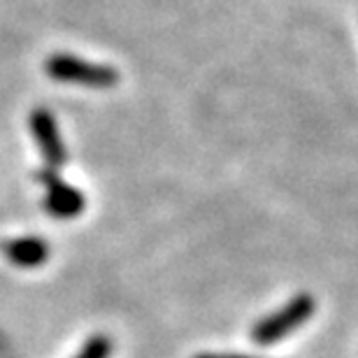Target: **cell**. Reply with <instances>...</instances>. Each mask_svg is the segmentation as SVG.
Wrapping results in <instances>:
<instances>
[{
  "instance_id": "cell-1",
  "label": "cell",
  "mask_w": 358,
  "mask_h": 358,
  "mask_svg": "<svg viewBox=\"0 0 358 358\" xmlns=\"http://www.w3.org/2000/svg\"><path fill=\"white\" fill-rule=\"evenodd\" d=\"M317 312V300L310 293H298L291 298L282 310L268 314L259 324L252 328V340L256 345H275V342L284 340L291 331H296L305 324L312 314Z\"/></svg>"
},
{
  "instance_id": "cell-2",
  "label": "cell",
  "mask_w": 358,
  "mask_h": 358,
  "mask_svg": "<svg viewBox=\"0 0 358 358\" xmlns=\"http://www.w3.org/2000/svg\"><path fill=\"white\" fill-rule=\"evenodd\" d=\"M45 68L52 80L84 84V87L107 89L119 82V73L114 68L98 66V63H87L82 59H75V56H63V54L52 56Z\"/></svg>"
},
{
  "instance_id": "cell-3",
  "label": "cell",
  "mask_w": 358,
  "mask_h": 358,
  "mask_svg": "<svg viewBox=\"0 0 358 358\" xmlns=\"http://www.w3.org/2000/svg\"><path fill=\"white\" fill-rule=\"evenodd\" d=\"M31 128L33 135L40 145V152L45 156V161L49 163V168H59L63 161H66V149H63L61 135L56 131V121L49 114L45 107H38L31 114Z\"/></svg>"
},
{
  "instance_id": "cell-4",
  "label": "cell",
  "mask_w": 358,
  "mask_h": 358,
  "mask_svg": "<svg viewBox=\"0 0 358 358\" xmlns=\"http://www.w3.org/2000/svg\"><path fill=\"white\" fill-rule=\"evenodd\" d=\"M40 179L47 184L45 207L49 214L61 217V219H70V217H77V214L84 210V196L77 189L63 184L59 177H52L47 173H42Z\"/></svg>"
},
{
  "instance_id": "cell-5",
  "label": "cell",
  "mask_w": 358,
  "mask_h": 358,
  "mask_svg": "<svg viewBox=\"0 0 358 358\" xmlns=\"http://www.w3.org/2000/svg\"><path fill=\"white\" fill-rule=\"evenodd\" d=\"M5 254H7V259L21 268H33V266H42V263L47 261L49 247L40 238H21V240L7 242Z\"/></svg>"
},
{
  "instance_id": "cell-6",
  "label": "cell",
  "mask_w": 358,
  "mask_h": 358,
  "mask_svg": "<svg viewBox=\"0 0 358 358\" xmlns=\"http://www.w3.org/2000/svg\"><path fill=\"white\" fill-rule=\"evenodd\" d=\"M112 354V342L105 335H96L91 338L87 345L82 347V352L77 354V358H107Z\"/></svg>"
},
{
  "instance_id": "cell-7",
  "label": "cell",
  "mask_w": 358,
  "mask_h": 358,
  "mask_svg": "<svg viewBox=\"0 0 358 358\" xmlns=\"http://www.w3.org/2000/svg\"><path fill=\"white\" fill-rule=\"evenodd\" d=\"M196 358H252V356H238V354H198Z\"/></svg>"
}]
</instances>
